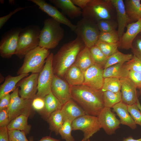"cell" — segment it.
Returning <instances> with one entry per match:
<instances>
[{"instance_id":"1","label":"cell","mask_w":141,"mask_h":141,"mask_svg":"<svg viewBox=\"0 0 141 141\" xmlns=\"http://www.w3.org/2000/svg\"><path fill=\"white\" fill-rule=\"evenodd\" d=\"M72 98L86 114L97 116L104 108L103 92L82 85L70 86Z\"/></svg>"},{"instance_id":"2","label":"cell","mask_w":141,"mask_h":141,"mask_svg":"<svg viewBox=\"0 0 141 141\" xmlns=\"http://www.w3.org/2000/svg\"><path fill=\"white\" fill-rule=\"evenodd\" d=\"M85 46L79 37L63 44L54 55L53 68L54 74L61 78L75 63L80 52Z\"/></svg>"},{"instance_id":"3","label":"cell","mask_w":141,"mask_h":141,"mask_svg":"<svg viewBox=\"0 0 141 141\" xmlns=\"http://www.w3.org/2000/svg\"><path fill=\"white\" fill-rule=\"evenodd\" d=\"M64 31L60 24L52 19L48 18L44 22L40 31L39 46L48 49L57 47L63 38Z\"/></svg>"},{"instance_id":"4","label":"cell","mask_w":141,"mask_h":141,"mask_svg":"<svg viewBox=\"0 0 141 141\" xmlns=\"http://www.w3.org/2000/svg\"><path fill=\"white\" fill-rule=\"evenodd\" d=\"M41 30L38 26H30L22 28L19 35L15 54L20 58L38 46Z\"/></svg>"},{"instance_id":"5","label":"cell","mask_w":141,"mask_h":141,"mask_svg":"<svg viewBox=\"0 0 141 141\" xmlns=\"http://www.w3.org/2000/svg\"><path fill=\"white\" fill-rule=\"evenodd\" d=\"M47 49L38 46L27 53L24 57L23 63L17 72L18 75L39 73L42 69L46 59L50 54Z\"/></svg>"},{"instance_id":"6","label":"cell","mask_w":141,"mask_h":141,"mask_svg":"<svg viewBox=\"0 0 141 141\" xmlns=\"http://www.w3.org/2000/svg\"><path fill=\"white\" fill-rule=\"evenodd\" d=\"M90 20L83 17L77 23L74 32L84 42L85 46L90 48L99 40L100 32L97 24Z\"/></svg>"},{"instance_id":"7","label":"cell","mask_w":141,"mask_h":141,"mask_svg":"<svg viewBox=\"0 0 141 141\" xmlns=\"http://www.w3.org/2000/svg\"><path fill=\"white\" fill-rule=\"evenodd\" d=\"M54 55L51 53L46 59L43 68L39 73L36 96L44 98L51 92V86L54 75L53 68Z\"/></svg>"},{"instance_id":"8","label":"cell","mask_w":141,"mask_h":141,"mask_svg":"<svg viewBox=\"0 0 141 141\" xmlns=\"http://www.w3.org/2000/svg\"><path fill=\"white\" fill-rule=\"evenodd\" d=\"M109 0H91L86 7L82 10L83 18L97 22L101 20H108L110 18Z\"/></svg>"},{"instance_id":"9","label":"cell","mask_w":141,"mask_h":141,"mask_svg":"<svg viewBox=\"0 0 141 141\" xmlns=\"http://www.w3.org/2000/svg\"><path fill=\"white\" fill-rule=\"evenodd\" d=\"M72 126L73 130H80L83 132L84 141H87L101 128L97 117L88 114L75 119Z\"/></svg>"},{"instance_id":"10","label":"cell","mask_w":141,"mask_h":141,"mask_svg":"<svg viewBox=\"0 0 141 141\" xmlns=\"http://www.w3.org/2000/svg\"><path fill=\"white\" fill-rule=\"evenodd\" d=\"M19 88L16 86L10 94V102L8 108L10 121L21 115L29 117L32 107V103L33 99H24L19 97Z\"/></svg>"},{"instance_id":"11","label":"cell","mask_w":141,"mask_h":141,"mask_svg":"<svg viewBox=\"0 0 141 141\" xmlns=\"http://www.w3.org/2000/svg\"><path fill=\"white\" fill-rule=\"evenodd\" d=\"M21 28H14L7 33L0 42V55L4 58H9L15 54Z\"/></svg>"},{"instance_id":"12","label":"cell","mask_w":141,"mask_h":141,"mask_svg":"<svg viewBox=\"0 0 141 141\" xmlns=\"http://www.w3.org/2000/svg\"><path fill=\"white\" fill-rule=\"evenodd\" d=\"M103 68L96 64L89 68L84 73V81L83 85L95 90H101L104 79Z\"/></svg>"},{"instance_id":"13","label":"cell","mask_w":141,"mask_h":141,"mask_svg":"<svg viewBox=\"0 0 141 141\" xmlns=\"http://www.w3.org/2000/svg\"><path fill=\"white\" fill-rule=\"evenodd\" d=\"M39 74V73H32L18 83L16 86L20 88L19 90L20 97L24 99H33L36 97Z\"/></svg>"},{"instance_id":"14","label":"cell","mask_w":141,"mask_h":141,"mask_svg":"<svg viewBox=\"0 0 141 141\" xmlns=\"http://www.w3.org/2000/svg\"><path fill=\"white\" fill-rule=\"evenodd\" d=\"M97 117L101 128L108 135L115 134L116 130L120 127V120L110 108L104 107Z\"/></svg>"},{"instance_id":"15","label":"cell","mask_w":141,"mask_h":141,"mask_svg":"<svg viewBox=\"0 0 141 141\" xmlns=\"http://www.w3.org/2000/svg\"><path fill=\"white\" fill-rule=\"evenodd\" d=\"M45 13L60 23L68 26L72 31L75 29L76 25L73 24L56 7L46 2L43 0H30Z\"/></svg>"},{"instance_id":"16","label":"cell","mask_w":141,"mask_h":141,"mask_svg":"<svg viewBox=\"0 0 141 141\" xmlns=\"http://www.w3.org/2000/svg\"><path fill=\"white\" fill-rule=\"evenodd\" d=\"M51 90L63 105L72 99L70 86L67 82L54 74L52 82Z\"/></svg>"},{"instance_id":"17","label":"cell","mask_w":141,"mask_h":141,"mask_svg":"<svg viewBox=\"0 0 141 141\" xmlns=\"http://www.w3.org/2000/svg\"><path fill=\"white\" fill-rule=\"evenodd\" d=\"M119 79L121 86V101L128 105L137 104L138 99L137 88L134 83L128 77Z\"/></svg>"},{"instance_id":"18","label":"cell","mask_w":141,"mask_h":141,"mask_svg":"<svg viewBox=\"0 0 141 141\" xmlns=\"http://www.w3.org/2000/svg\"><path fill=\"white\" fill-rule=\"evenodd\" d=\"M126 32L119 41V46L122 49H131L133 43L138 34L141 32V19L128 24Z\"/></svg>"},{"instance_id":"19","label":"cell","mask_w":141,"mask_h":141,"mask_svg":"<svg viewBox=\"0 0 141 141\" xmlns=\"http://www.w3.org/2000/svg\"><path fill=\"white\" fill-rule=\"evenodd\" d=\"M111 4L116 10L118 24L117 31L119 40L124 34L125 28L131 22L126 12L125 4L122 0H110Z\"/></svg>"},{"instance_id":"20","label":"cell","mask_w":141,"mask_h":141,"mask_svg":"<svg viewBox=\"0 0 141 141\" xmlns=\"http://www.w3.org/2000/svg\"><path fill=\"white\" fill-rule=\"evenodd\" d=\"M63 122H72L76 118L86 114L85 111L72 99L64 104L61 109Z\"/></svg>"},{"instance_id":"21","label":"cell","mask_w":141,"mask_h":141,"mask_svg":"<svg viewBox=\"0 0 141 141\" xmlns=\"http://www.w3.org/2000/svg\"><path fill=\"white\" fill-rule=\"evenodd\" d=\"M49 1L71 19L80 16L82 15V10L76 6L71 0H50Z\"/></svg>"},{"instance_id":"22","label":"cell","mask_w":141,"mask_h":141,"mask_svg":"<svg viewBox=\"0 0 141 141\" xmlns=\"http://www.w3.org/2000/svg\"><path fill=\"white\" fill-rule=\"evenodd\" d=\"M112 108L119 117L121 124L128 126L133 130L136 128L137 124L129 112L127 104L121 101Z\"/></svg>"},{"instance_id":"23","label":"cell","mask_w":141,"mask_h":141,"mask_svg":"<svg viewBox=\"0 0 141 141\" xmlns=\"http://www.w3.org/2000/svg\"><path fill=\"white\" fill-rule=\"evenodd\" d=\"M64 75L70 86L82 85L84 82V73L74 63L68 69Z\"/></svg>"},{"instance_id":"24","label":"cell","mask_w":141,"mask_h":141,"mask_svg":"<svg viewBox=\"0 0 141 141\" xmlns=\"http://www.w3.org/2000/svg\"><path fill=\"white\" fill-rule=\"evenodd\" d=\"M28 75V73H26L16 76H12L10 75L7 76L5 78L4 82L0 86V99L13 91L16 88L18 83Z\"/></svg>"},{"instance_id":"25","label":"cell","mask_w":141,"mask_h":141,"mask_svg":"<svg viewBox=\"0 0 141 141\" xmlns=\"http://www.w3.org/2000/svg\"><path fill=\"white\" fill-rule=\"evenodd\" d=\"M74 64L83 73L95 64L89 48L85 46L80 52Z\"/></svg>"},{"instance_id":"26","label":"cell","mask_w":141,"mask_h":141,"mask_svg":"<svg viewBox=\"0 0 141 141\" xmlns=\"http://www.w3.org/2000/svg\"><path fill=\"white\" fill-rule=\"evenodd\" d=\"M140 1V0L125 1L126 12L131 22H135L141 19Z\"/></svg>"},{"instance_id":"27","label":"cell","mask_w":141,"mask_h":141,"mask_svg":"<svg viewBox=\"0 0 141 141\" xmlns=\"http://www.w3.org/2000/svg\"><path fill=\"white\" fill-rule=\"evenodd\" d=\"M129 72L125 67L124 63H120L104 68L103 76L104 78L114 77L120 79L128 77Z\"/></svg>"},{"instance_id":"28","label":"cell","mask_w":141,"mask_h":141,"mask_svg":"<svg viewBox=\"0 0 141 141\" xmlns=\"http://www.w3.org/2000/svg\"><path fill=\"white\" fill-rule=\"evenodd\" d=\"M28 116L21 115L11 120L7 126L8 131L19 130L24 132L26 134L29 133L31 126L28 124Z\"/></svg>"},{"instance_id":"29","label":"cell","mask_w":141,"mask_h":141,"mask_svg":"<svg viewBox=\"0 0 141 141\" xmlns=\"http://www.w3.org/2000/svg\"><path fill=\"white\" fill-rule=\"evenodd\" d=\"M44 113L48 118L54 112L61 110L63 105L51 92L44 98Z\"/></svg>"},{"instance_id":"30","label":"cell","mask_w":141,"mask_h":141,"mask_svg":"<svg viewBox=\"0 0 141 141\" xmlns=\"http://www.w3.org/2000/svg\"><path fill=\"white\" fill-rule=\"evenodd\" d=\"M47 121L51 131L54 132L56 135L58 134L64 122L61 109L52 113L48 118Z\"/></svg>"},{"instance_id":"31","label":"cell","mask_w":141,"mask_h":141,"mask_svg":"<svg viewBox=\"0 0 141 141\" xmlns=\"http://www.w3.org/2000/svg\"><path fill=\"white\" fill-rule=\"evenodd\" d=\"M133 56L132 54H125L118 51L108 57L104 69L115 64L125 63L132 59Z\"/></svg>"},{"instance_id":"32","label":"cell","mask_w":141,"mask_h":141,"mask_svg":"<svg viewBox=\"0 0 141 141\" xmlns=\"http://www.w3.org/2000/svg\"><path fill=\"white\" fill-rule=\"evenodd\" d=\"M103 99L104 107L111 108L121 101V91L113 92L109 91L103 92Z\"/></svg>"},{"instance_id":"33","label":"cell","mask_w":141,"mask_h":141,"mask_svg":"<svg viewBox=\"0 0 141 141\" xmlns=\"http://www.w3.org/2000/svg\"><path fill=\"white\" fill-rule=\"evenodd\" d=\"M121 83L120 79L114 77H108L104 78L101 91L104 92L109 91L113 92L120 91Z\"/></svg>"},{"instance_id":"34","label":"cell","mask_w":141,"mask_h":141,"mask_svg":"<svg viewBox=\"0 0 141 141\" xmlns=\"http://www.w3.org/2000/svg\"><path fill=\"white\" fill-rule=\"evenodd\" d=\"M95 45L108 57L118 51V48L119 46V41L116 43H110L98 40Z\"/></svg>"},{"instance_id":"35","label":"cell","mask_w":141,"mask_h":141,"mask_svg":"<svg viewBox=\"0 0 141 141\" xmlns=\"http://www.w3.org/2000/svg\"><path fill=\"white\" fill-rule=\"evenodd\" d=\"M91 54L95 63L104 68L108 58L95 44L89 48Z\"/></svg>"},{"instance_id":"36","label":"cell","mask_w":141,"mask_h":141,"mask_svg":"<svg viewBox=\"0 0 141 141\" xmlns=\"http://www.w3.org/2000/svg\"><path fill=\"white\" fill-rule=\"evenodd\" d=\"M72 122L69 121L64 122L63 124L59 130V134L62 138L66 141H74L75 139L71 134L72 130Z\"/></svg>"},{"instance_id":"37","label":"cell","mask_w":141,"mask_h":141,"mask_svg":"<svg viewBox=\"0 0 141 141\" xmlns=\"http://www.w3.org/2000/svg\"><path fill=\"white\" fill-rule=\"evenodd\" d=\"M99 40L110 43H116L119 41L118 32L115 30L105 32H100Z\"/></svg>"},{"instance_id":"38","label":"cell","mask_w":141,"mask_h":141,"mask_svg":"<svg viewBox=\"0 0 141 141\" xmlns=\"http://www.w3.org/2000/svg\"><path fill=\"white\" fill-rule=\"evenodd\" d=\"M125 67L128 71L141 73V60L133 55L132 58L124 63Z\"/></svg>"},{"instance_id":"39","label":"cell","mask_w":141,"mask_h":141,"mask_svg":"<svg viewBox=\"0 0 141 141\" xmlns=\"http://www.w3.org/2000/svg\"><path fill=\"white\" fill-rule=\"evenodd\" d=\"M127 106L129 112L135 123L141 126V112L137 104Z\"/></svg>"},{"instance_id":"40","label":"cell","mask_w":141,"mask_h":141,"mask_svg":"<svg viewBox=\"0 0 141 141\" xmlns=\"http://www.w3.org/2000/svg\"><path fill=\"white\" fill-rule=\"evenodd\" d=\"M9 139L14 141H29L26 137V134L22 131L19 130L8 131Z\"/></svg>"},{"instance_id":"41","label":"cell","mask_w":141,"mask_h":141,"mask_svg":"<svg viewBox=\"0 0 141 141\" xmlns=\"http://www.w3.org/2000/svg\"><path fill=\"white\" fill-rule=\"evenodd\" d=\"M97 25L100 32H105L115 30L113 25L107 20H103L99 21Z\"/></svg>"},{"instance_id":"42","label":"cell","mask_w":141,"mask_h":141,"mask_svg":"<svg viewBox=\"0 0 141 141\" xmlns=\"http://www.w3.org/2000/svg\"><path fill=\"white\" fill-rule=\"evenodd\" d=\"M128 77L134 83L137 88L141 87V73L129 71Z\"/></svg>"},{"instance_id":"43","label":"cell","mask_w":141,"mask_h":141,"mask_svg":"<svg viewBox=\"0 0 141 141\" xmlns=\"http://www.w3.org/2000/svg\"><path fill=\"white\" fill-rule=\"evenodd\" d=\"M8 109L0 111V127H7L10 122Z\"/></svg>"},{"instance_id":"44","label":"cell","mask_w":141,"mask_h":141,"mask_svg":"<svg viewBox=\"0 0 141 141\" xmlns=\"http://www.w3.org/2000/svg\"><path fill=\"white\" fill-rule=\"evenodd\" d=\"M32 108L36 110H43L45 106L44 98L36 96L32 100Z\"/></svg>"},{"instance_id":"45","label":"cell","mask_w":141,"mask_h":141,"mask_svg":"<svg viewBox=\"0 0 141 141\" xmlns=\"http://www.w3.org/2000/svg\"><path fill=\"white\" fill-rule=\"evenodd\" d=\"M131 49L133 55L141 60V38L137 39L133 43Z\"/></svg>"},{"instance_id":"46","label":"cell","mask_w":141,"mask_h":141,"mask_svg":"<svg viewBox=\"0 0 141 141\" xmlns=\"http://www.w3.org/2000/svg\"><path fill=\"white\" fill-rule=\"evenodd\" d=\"M28 7L17 8L13 11L10 12L8 15L0 17V29H1L4 25L11 17L12 15L18 11Z\"/></svg>"},{"instance_id":"47","label":"cell","mask_w":141,"mask_h":141,"mask_svg":"<svg viewBox=\"0 0 141 141\" xmlns=\"http://www.w3.org/2000/svg\"><path fill=\"white\" fill-rule=\"evenodd\" d=\"M0 99V111L8 108L10 102V94L9 93L8 94Z\"/></svg>"},{"instance_id":"48","label":"cell","mask_w":141,"mask_h":141,"mask_svg":"<svg viewBox=\"0 0 141 141\" xmlns=\"http://www.w3.org/2000/svg\"><path fill=\"white\" fill-rule=\"evenodd\" d=\"M8 130L7 127H0V141H9Z\"/></svg>"},{"instance_id":"49","label":"cell","mask_w":141,"mask_h":141,"mask_svg":"<svg viewBox=\"0 0 141 141\" xmlns=\"http://www.w3.org/2000/svg\"><path fill=\"white\" fill-rule=\"evenodd\" d=\"M75 5L78 6L82 10L84 9L87 6L88 4L91 0H71Z\"/></svg>"},{"instance_id":"50","label":"cell","mask_w":141,"mask_h":141,"mask_svg":"<svg viewBox=\"0 0 141 141\" xmlns=\"http://www.w3.org/2000/svg\"><path fill=\"white\" fill-rule=\"evenodd\" d=\"M38 141H61L51 137L50 136H45L43 137Z\"/></svg>"},{"instance_id":"51","label":"cell","mask_w":141,"mask_h":141,"mask_svg":"<svg viewBox=\"0 0 141 141\" xmlns=\"http://www.w3.org/2000/svg\"><path fill=\"white\" fill-rule=\"evenodd\" d=\"M122 141H141V137L138 139H134L131 136L126 138H124Z\"/></svg>"},{"instance_id":"52","label":"cell","mask_w":141,"mask_h":141,"mask_svg":"<svg viewBox=\"0 0 141 141\" xmlns=\"http://www.w3.org/2000/svg\"><path fill=\"white\" fill-rule=\"evenodd\" d=\"M137 104L139 109L141 112V105L138 100L137 101Z\"/></svg>"},{"instance_id":"53","label":"cell","mask_w":141,"mask_h":141,"mask_svg":"<svg viewBox=\"0 0 141 141\" xmlns=\"http://www.w3.org/2000/svg\"><path fill=\"white\" fill-rule=\"evenodd\" d=\"M81 141H84L83 139ZM87 141H90L89 139H88Z\"/></svg>"},{"instance_id":"54","label":"cell","mask_w":141,"mask_h":141,"mask_svg":"<svg viewBox=\"0 0 141 141\" xmlns=\"http://www.w3.org/2000/svg\"><path fill=\"white\" fill-rule=\"evenodd\" d=\"M139 89H140V93H141V87Z\"/></svg>"},{"instance_id":"55","label":"cell","mask_w":141,"mask_h":141,"mask_svg":"<svg viewBox=\"0 0 141 141\" xmlns=\"http://www.w3.org/2000/svg\"><path fill=\"white\" fill-rule=\"evenodd\" d=\"M9 141H14L12 140H10V139H9Z\"/></svg>"},{"instance_id":"56","label":"cell","mask_w":141,"mask_h":141,"mask_svg":"<svg viewBox=\"0 0 141 141\" xmlns=\"http://www.w3.org/2000/svg\"><path fill=\"white\" fill-rule=\"evenodd\" d=\"M140 33H141V32H140Z\"/></svg>"}]
</instances>
